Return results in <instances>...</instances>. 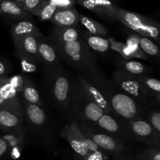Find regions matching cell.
Wrapping results in <instances>:
<instances>
[{
    "label": "cell",
    "mask_w": 160,
    "mask_h": 160,
    "mask_svg": "<svg viewBox=\"0 0 160 160\" xmlns=\"http://www.w3.org/2000/svg\"><path fill=\"white\" fill-rule=\"evenodd\" d=\"M42 35L40 31L33 33L29 35L25 36L22 39H20L17 45H15L16 50L22 52L31 57L34 58L38 61V37ZM39 62V61H38Z\"/></svg>",
    "instance_id": "cell-19"
},
{
    "label": "cell",
    "mask_w": 160,
    "mask_h": 160,
    "mask_svg": "<svg viewBox=\"0 0 160 160\" xmlns=\"http://www.w3.org/2000/svg\"><path fill=\"white\" fill-rule=\"evenodd\" d=\"M20 94L25 101L36 104L42 108L43 106V103L38 93V91L37 90L33 82L27 75L23 76V86Z\"/></svg>",
    "instance_id": "cell-25"
},
{
    "label": "cell",
    "mask_w": 160,
    "mask_h": 160,
    "mask_svg": "<svg viewBox=\"0 0 160 160\" xmlns=\"http://www.w3.org/2000/svg\"><path fill=\"white\" fill-rule=\"evenodd\" d=\"M106 152L103 150H98L95 152H89L88 156L84 160H106L105 153Z\"/></svg>",
    "instance_id": "cell-39"
},
{
    "label": "cell",
    "mask_w": 160,
    "mask_h": 160,
    "mask_svg": "<svg viewBox=\"0 0 160 160\" xmlns=\"http://www.w3.org/2000/svg\"><path fill=\"white\" fill-rule=\"evenodd\" d=\"M117 64V68L120 69L126 73L130 74L134 76L143 75L148 73L149 68L139 61H134L133 59H124L121 56H119L115 61Z\"/></svg>",
    "instance_id": "cell-18"
},
{
    "label": "cell",
    "mask_w": 160,
    "mask_h": 160,
    "mask_svg": "<svg viewBox=\"0 0 160 160\" xmlns=\"http://www.w3.org/2000/svg\"><path fill=\"white\" fill-rule=\"evenodd\" d=\"M12 66L10 61L6 57L0 56V75L7 77L8 74L11 72Z\"/></svg>",
    "instance_id": "cell-36"
},
{
    "label": "cell",
    "mask_w": 160,
    "mask_h": 160,
    "mask_svg": "<svg viewBox=\"0 0 160 160\" xmlns=\"http://www.w3.org/2000/svg\"><path fill=\"white\" fill-rule=\"evenodd\" d=\"M81 38L84 39L91 50L99 53H105L109 50V42L106 36L92 34L87 31H81Z\"/></svg>",
    "instance_id": "cell-22"
},
{
    "label": "cell",
    "mask_w": 160,
    "mask_h": 160,
    "mask_svg": "<svg viewBox=\"0 0 160 160\" xmlns=\"http://www.w3.org/2000/svg\"><path fill=\"white\" fill-rule=\"evenodd\" d=\"M57 49L48 39L41 35L38 40V61L45 66L47 70L58 65L59 58Z\"/></svg>",
    "instance_id": "cell-11"
},
{
    "label": "cell",
    "mask_w": 160,
    "mask_h": 160,
    "mask_svg": "<svg viewBox=\"0 0 160 160\" xmlns=\"http://www.w3.org/2000/svg\"><path fill=\"white\" fill-rule=\"evenodd\" d=\"M78 126L85 136L92 140L96 145L106 152L120 155L127 150L126 146L117 136L109 134L102 130H99L88 122H78Z\"/></svg>",
    "instance_id": "cell-5"
},
{
    "label": "cell",
    "mask_w": 160,
    "mask_h": 160,
    "mask_svg": "<svg viewBox=\"0 0 160 160\" xmlns=\"http://www.w3.org/2000/svg\"><path fill=\"white\" fill-rule=\"evenodd\" d=\"M141 35L135 33V34L129 35L127 39L126 44L128 47L130 53L133 58H139V59L148 60V56L141 50L139 45V40Z\"/></svg>",
    "instance_id": "cell-28"
},
{
    "label": "cell",
    "mask_w": 160,
    "mask_h": 160,
    "mask_svg": "<svg viewBox=\"0 0 160 160\" xmlns=\"http://www.w3.org/2000/svg\"><path fill=\"white\" fill-rule=\"evenodd\" d=\"M111 81L119 90L137 99L143 104L148 102V93L134 75L117 68L111 76Z\"/></svg>",
    "instance_id": "cell-7"
},
{
    "label": "cell",
    "mask_w": 160,
    "mask_h": 160,
    "mask_svg": "<svg viewBox=\"0 0 160 160\" xmlns=\"http://www.w3.org/2000/svg\"><path fill=\"white\" fill-rule=\"evenodd\" d=\"M97 126L109 134L124 135L127 136L126 129L124 125H120V123L112 115L103 114L98 120L95 122Z\"/></svg>",
    "instance_id": "cell-20"
},
{
    "label": "cell",
    "mask_w": 160,
    "mask_h": 160,
    "mask_svg": "<svg viewBox=\"0 0 160 160\" xmlns=\"http://www.w3.org/2000/svg\"><path fill=\"white\" fill-rule=\"evenodd\" d=\"M140 48L146 55H149L154 57H158L159 56V50L156 43L151 39L147 37L141 36L139 40Z\"/></svg>",
    "instance_id": "cell-31"
},
{
    "label": "cell",
    "mask_w": 160,
    "mask_h": 160,
    "mask_svg": "<svg viewBox=\"0 0 160 160\" xmlns=\"http://www.w3.org/2000/svg\"><path fill=\"white\" fill-rule=\"evenodd\" d=\"M136 157L139 160H160L159 148L152 147L146 149L140 153L136 154Z\"/></svg>",
    "instance_id": "cell-33"
},
{
    "label": "cell",
    "mask_w": 160,
    "mask_h": 160,
    "mask_svg": "<svg viewBox=\"0 0 160 160\" xmlns=\"http://www.w3.org/2000/svg\"><path fill=\"white\" fill-rule=\"evenodd\" d=\"M50 75V89L53 100L64 109L70 108L72 83L70 77L59 67L48 70Z\"/></svg>",
    "instance_id": "cell-6"
},
{
    "label": "cell",
    "mask_w": 160,
    "mask_h": 160,
    "mask_svg": "<svg viewBox=\"0 0 160 160\" xmlns=\"http://www.w3.org/2000/svg\"><path fill=\"white\" fill-rule=\"evenodd\" d=\"M49 20L56 26H78L79 24V13L73 7L59 9L52 16Z\"/></svg>",
    "instance_id": "cell-15"
},
{
    "label": "cell",
    "mask_w": 160,
    "mask_h": 160,
    "mask_svg": "<svg viewBox=\"0 0 160 160\" xmlns=\"http://www.w3.org/2000/svg\"><path fill=\"white\" fill-rule=\"evenodd\" d=\"M58 8L48 0H44L42 4L32 13L40 20H49L52 16L58 10Z\"/></svg>",
    "instance_id": "cell-29"
},
{
    "label": "cell",
    "mask_w": 160,
    "mask_h": 160,
    "mask_svg": "<svg viewBox=\"0 0 160 160\" xmlns=\"http://www.w3.org/2000/svg\"><path fill=\"white\" fill-rule=\"evenodd\" d=\"M16 51H17L16 56L20 61L22 70L24 73H32L37 71L38 63L37 60L18 50Z\"/></svg>",
    "instance_id": "cell-30"
},
{
    "label": "cell",
    "mask_w": 160,
    "mask_h": 160,
    "mask_svg": "<svg viewBox=\"0 0 160 160\" xmlns=\"http://www.w3.org/2000/svg\"><path fill=\"white\" fill-rule=\"evenodd\" d=\"M114 17L139 35L159 42V24L156 20L117 6Z\"/></svg>",
    "instance_id": "cell-2"
},
{
    "label": "cell",
    "mask_w": 160,
    "mask_h": 160,
    "mask_svg": "<svg viewBox=\"0 0 160 160\" xmlns=\"http://www.w3.org/2000/svg\"><path fill=\"white\" fill-rule=\"evenodd\" d=\"M54 33L56 39V45H61L69 42H75L81 37V31L77 26H56L54 28Z\"/></svg>",
    "instance_id": "cell-24"
},
{
    "label": "cell",
    "mask_w": 160,
    "mask_h": 160,
    "mask_svg": "<svg viewBox=\"0 0 160 160\" xmlns=\"http://www.w3.org/2000/svg\"><path fill=\"white\" fill-rule=\"evenodd\" d=\"M124 126L128 137H132L145 144L159 147L160 133L156 131L143 117L127 121Z\"/></svg>",
    "instance_id": "cell-8"
},
{
    "label": "cell",
    "mask_w": 160,
    "mask_h": 160,
    "mask_svg": "<svg viewBox=\"0 0 160 160\" xmlns=\"http://www.w3.org/2000/svg\"><path fill=\"white\" fill-rule=\"evenodd\" d=\"M56 46L61 58L75 68H84L94 61L92 50L81 37L75 42Z\"/></svg>",
    "instance_id": "cell-4"
},
{
    "label": "cell",
    "mask_w": 160,
    "mask_h": 160,
    "mask_svg": "<svg viewBox=\"0 0 160 160\" xmlns=\"http://www.w3.org/2000/svg\"><path fill=\"white\" fill-rule=\"evenodd\" d=\"M108 39H109V48H111L112 50L118 53L122 58H124V59H133L126 43L114 40L112 38H109Z\"/></svg>",
    "instance_id": "cell-32"
},
{
    "label": "cell",
    "mask_w": 160,
    "mask_h": 160,
    "mask_svg": "<svg viewBox=\"0 0 160 160\" xmlns=\"http://www.w3.org/2000/svg\"><path fill=\"white\" fill-rule=\"evenodd\" d=\"M12 1H15V0H12Z\"/></svg>",
    "instance_id": "cell-42"
},
{
    "label": "cell",
    "mask_w": 160,
    "mask_h": 160,
    "mask_svg": "<svg viewBox=\"0 0 160 160\" xmlns=\"http://www.w3.org/2000/svg\"><path fill=\"white\" fill-rule=\"evenodd\" d=\"M23 110V116H26L27 119L31 125L40 127L45 125L47 120L46 114L42 107L36 104L28 103L23 99L20 100Z\"/></svg>",
    "instance_id": "cell-16"
},
{
    "label": "cell",
    "mask_w": 160,
    "mask_h": 160,
    "mask_svg": "<svg viewBox=\"0 0 160 160\" xmlns=\"http://www.w3.org/2000/svg\"><path fill=\"white\" fill-rule=\"evenodd\" d=\"M79 23L85 28V31L95 35L106 36L108 34V29L101 24L91 17L79 13Z\"/></svg>",
    "instance_id": "cell-26"
},
{
    "label": "cell",
    "mask_w": 160,
    "mask_h": 160,
    "mask_svg": "<svg viewBox=\"0 0 160 160\" xmlns=\"http://www.w3.org/2000/svg\"><path fill=\"white\" fill-rule=\"evenodd\" d=\"M48 1L51 2L59 9L73 7L74 4L76 3L75 0H48Z\"/></svg>",
    "instance_id": "cell-38"
},
{
    "label": "cell",
    "mask_w": 160,
    "mask_h": 160,
    "mask_svg": "<svg viewBox=\"0 0 160 160\" xmlns=\"http://www.w3.org/2000/svg\"><path fill=\"white\" fill-rule=\"evenodd\" d=\"M114 115L126 121L142 118L144 114L143 104L131 96L117 90L114 91L108 98Z\"/></svg>",
    "instance_id": "cell-3"
},
{
    "label": "cell",
    "mask_w": 160,
    "mask_h": 160,
    "mask_svg": "<svg viewBox=\"0 0 160 160\" xmlns=\"http://www.w3.org/2000/svg\"><path fill=\"white\" fill-rule=\"evenodd\" d=\"M23 76H24V75H13V76L9 78L11 84H12V86L17 89V91L19 93H20V91H21V89H22V86H23Z\"/></svg>",
    "instance_id": "cell-37"
},
{
    "label": "cell",
    "mask_w": 160,
    "mask_h": 160,
    "mask_svg": "<svg viewBox=\"0 0 160 160\" xmlns=\"http://www.w3.org/2000/svg\"><path fill=\"white\" fill-rule=\"evenodd\" d=\"M109 1H110V0H109Z\"/></svg>",
    "instance_id": "cell-43"
},
{
    "label": "cell",
    "mask_w": 160,
    "mask_h": 160,
    "mask_svg": "<svg viewBox=\"0 0 160 160\" xmlns=\"http://www.w3.org/2000/svg\"><path fill=\"white\" fill-rule=\"evenodd\" d=\"M61 135L62 137L67 139L73 150L83 160L85 159L89 151L86 145L85 137L78 126V120L76 119L73 118L69 123L66 124Z\"/></svg>",
    "instance_id": "cell-9"
},
{
    "label": "cell",
    "mask_w": 160,
    "mask_h": 160,
    "mask_svg": "<svg viewBox=\"0 0 160 160\" xmlns=\"http://www.w3.org/2000/svg\"><path fill=\"white\" fill-rule=\"evenodd\" d=\"M0 13L19 20H28L31 18L30 13L23 10L12 0H0Z\"/></svg>",
    "instance_id": "cell-23"
},
{
    "label": "cell",
    "mask_w": 160,
    "mask_h": 160,
    "mask_svg": "<svg viewBox=\"0 0 160 160\" xmlns=\"http://www.w3.org/2000/svg\"><path fill=\"white\" fill-rule=\"evenodd\" d=\"M148 122L156 131L160 133V112L159 109H153L150 111Z\"/></svg>",
    "instance_id": "cell-35"
},
{
    "label": "cell",
    "mask_w": 160,
    "mask_h": 160,
    "mask_svg": "<svg viewBox=\"0 0 160 160\" xmlns=\"http://www.w3.org/2000/svg\"><path fill=\"white\" fill-rule=\"evenodd\" d=\"M44 0H15L16 3L26 12L32 13Z\"/></svg>",
    "instance_id": "cell-34"
},
{
    "label": "cell",
    "mask_w": 160,
    "mask_h": 160,
    "mask_svg": "<svg viewBox=\"0 0 160 160\" xmlns=\"http://www.w3.org/2000/svg\"><path fill=\"white\" fill-rule=\"evenodd\" d=\"M0 94L8 104L13 107L21 118H23V110L20 98V93L12 86L8 77L0 75Z\"/></svg>",
    "instance_id": "cell-13"
},
{
    "label": "cell",
    "mask_w": 160,
    "mask_h": 160,
    "mask_svg": "<svg viewBox=\"0 0 160 160\" xmlns=\"http://www.w3.org/2000/svg\"><path fill=\"white\" fill-rule=\"evenodd\" d=\"M22 128V118L9 110L0 108V130L6 133H17Z\"/></svg>",
    "instance_id": "cell-17"
},
{
    "label": "cell",
    "mask_w": 160,
    "mask_h": 160,
    "mask_svg": "<svg viewBox=\"0 0 160 160\" xmlns=\"http://www.w3.org/2000/svg\"><path fill=\"white\" fill-rule=\"evenodd\" d=\"M77 79H78V83H80L86 95L94 103L96 104L104 111L105 114L113 115L110 105H109V102L106 100V97L99 92V90L84 75H79Z\"/></svg>",
    "instance_id": "cell-12"
},
{
    "label": "cell",
    "mask_w": 160,
    "mask_h": 160,
    "mask_svg": "<svg viewBox=\"0 0 160 160\" xmlns=\"http://www.w3.org/2000/svg\"><path fill=\"white\" fill-rule=\"evenodd\" d=\"M70 107L73 118L79 119L80 122L95 123L104 114V111L86 95L78 79L72 83Z\"/></svg>",
    "instance_id": "cell-1"
},
{
    "label": "cell",
    "mask_w": 160,
    "mask_h": 160,
    "mask_svg": "<svg viewBox=\"0 0 160 160\" xmlns=\"http://www.w3.org/2000/svg\"><path fill=\"white\" fill-rule=\"evenodd\" d=\"M8 149V142L4 138H0V158L6 154Z\"/></svg>",
    "instance_id": "cell-41"
},
{
    "label": "cell",
    "mask_w": 160,
    "mask_h": 160,
    "mask_svg": "<svg viewBox=\"0 0 160 160\" xmlns=\"http://www.w3.org/2000/svg\"><path fill=\"white\" fill-rule=\"evenodd\" d=\"M0 108H4V109L9 110V111H12V112L15 113V114L17 115V116L20 117V116L19 115L18 113H17V111L15 110V108H14L13 107L11 106L9 104H8L7 102L6 101V100H5L4 99L2 98V97L1 94H0ZM20 118H21V117H20ZM22 119H23V118H22Z\"/></svg>",
    "instance_id": "cell-40"
},
{
    "label": "cell",
    "mask_w": 160,
    "mask_h": 160,
    "mask_svg": "<svg viewBox=\"0 0 160 160\" xmlns=\"http://www.w3.org/2000/svg\"><path fill=\"white\" fill-rule=\"evenodd\" d=\"M38 31H40L38 27L29 20H20L17 23L14 24L10 29L14 45H17V42L25 36L29 35L33 33L38 32Z\"/></svg>",
    "instance_id": "cell-21"
},
{
    "label": "cell",
    "mask_w": 160,
    "mask_h": 160,
    "mask_svg": "<svg viewBox=\"0 0 160 160\" xmlns=\"http://www.w3.org/2000/svg\"><path fill=\"white\" fill-rule=\"evenodd\" d=\"M76 2L83 7L98 15L115 19L114 15L117 6L109 0H77Z\"/></svg>",
    "instance_id": "cell-14"
},
{
    "label": "cell",
    "mask_w": 160,
    "mask_h": 160,
    "mask_svg": "<svg viewBox=\"0 0 160 160\" xmlns=\"http://www.w3.org/2000/svg\"><path fill=\"white\" fill-rule=\"evenodd\" d=\"M137 79L143 86L149 97H156L159 100L160 98V82L156 78L147 75H137Z\"/></svg>",
    "instance_id": "cell-27"
},
{
    "label": "cell",
    "mask_w": 160,
    "mask_h": 160,
    "mask_svg": "<svg viewBox=\"0 0 160 160\" xmlns=\"http://www.w3.org/2000/svg\"><path fill=\"white\" fill-rule=\"evenodd\" d=\"M82 69H84V76L99 90V92L106 97L107 100L111 94L118 89L112 81L107 79L106 76L102 75L93 62Z\"/></svg>",
    "instance_id": "cell-10"
}]
</instances>
